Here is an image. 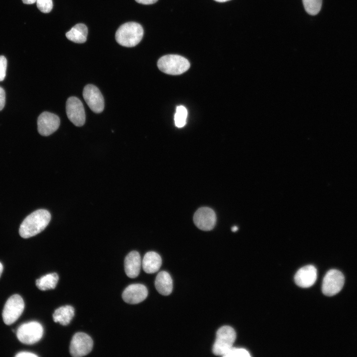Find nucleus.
Segmentation results:
<instances>
[{"mask_svg":"<svg viewBox=\"0 0 357 357\" xmlns=\"http://www.w3.org/2000/svg\"><path fill=\"white\" fill-rule=\"evenodd\" d=\"M93 346V340L88 335L83 332L76 333L70 342V354L74 357L85 356L91 351Z\"/></svg>","mask_w":357,"mask_h":357,"instance_id":"8","label":"nucleus"},{"mask_svg":"<svg viewBox=\"0 0 357 357\" xmlns=\"http://www.w3.org/2000/svg\"><path fill=\"white\" fill-rule=\"evenodd\" d=\"M137 2L143 4H152L156 3L158 0H135Z\"/></svg>","mask_w":357,"mask_h":357,"instance_id":"28","label":"nucleus"},{"mask_svg":"<svg viewBox=\"0 0 357 357\" xmlns=\"http://www.w3.org/2000/svg\"><path fill=\"white\" fill-rule=\"evenodd\" d=\"M83 97L90 108L95 113H100L104 109L103 96L99 89L93 84H87L83 90Z\"/></svg>","mask_w":357,"mask_h":357,"instance_id":"10","label":"nucleus"},{"mask_svg":"<svg viewBox=\"0 0 357 357\" xmlns=\"http://www.w3.org/2000/svg\"><path fill=\"white\" fill-rule=\"evenodd\" d=\"M5 103V93L4 89L0 87V111L4 107Z\"/></svg>","mask_w":357,"mask_h":357,"instance_id":"26","label":"nucleus"},{"mask_svg":"<svg viewBox=\"0 0 357 357\" xmlns=\"http://www.w3.org/2000/svg\"><path fill=\"white\" fill-rule=\"evenodd\" d=\"M16 357H38L36 354L28 352H22L18 353L15 355Z\"/></svg>","mask_w":357,"mask_h":357,"instance_id":"27","label":"nucleus"},{"mask_svg":"<svg viewBox=\"0 0 357 357\" xmlns=\"http://www.w3.org/2000/svg\"><path fill=\"white\" fill-rule=\"evenodd\" d=\"M215 0L217 2H226V1H229L230 0Z\"/></svg>","mask_w":357,"mask_h":357,"instance_id":"32","label":"nucleus"},{"mask_svg":"<svg viewBox=\"0 0 357 357\" xmlns=\"http://www.w3.org/2000/svg\"><path fill=\"white\" fill-rule=\"evenodd\" d=\"M59 117L52 113L44 112L38 118L37 128L39 133L43 136H49L55 132L59 127Z\"/></svg>","mask_w":357,"mask_h":357,"instance_id":"11","label":"nucleus"},{"mask_svg":"<svg viewBox=\"0 0 357 357\" xmlns=\"http://www.w3.org/2000/svg\"><path fill=\"white\" fill-rule=\"evenodd\" d=\"M345 283L343 273L337 269L329 270L323 279L322 291L327 296H333L339 293Z\"/></svg>","mask_w":357,"mask_h":357,"instance_id":"7","label":"nucleus"},{"mask_svg":"<svg viewBox=\"0 0 357 357\" xmlns=\"http://www.w3.org/2000/svg\"><path fill=\"white\" fill-rule=\"evenodd\" d=\"M148 296L146 287L141 284H134L127 286L123 291L122 298L129 304H137L146 299Z\"/></svg>","mask_w":357,"mask_h":357,"instance_id":"13","label":"nucleus"},{"mask_svg":"<svg viewBox=\"0 0 357 357\" xmlns=\"http://www.w3.org/2000/svg\"><path fill=\"white\" fill-rule=\"evenodd\" d=\"M223 357H249V353L245 349L232 347Z\"/></svg>","mask_w":357,"mask_h":357,"instance_id":"23","label":"nucleus"},{"mask_svg":"<svg viewBox=\"0 0 357 357\" xmlns=\"http://www.w3.org/2000/svg\"><path fill=\"white\" fill-rule=\"evenodd\" d=\"M144 31L142 26L135 22H129L121 25L116 33V40L120 45L133 47L141 40Z\"/></svg>","mask_w":357,"mask_h":357,"instance_id":"2","label":"nucleus"},{"mask_svg":"<svg viewBox=\"0 0 357 357\" xmlns=\"http://www.w3.org/2000/svg\"><path fill=\"white\" fill-rule=\"evenodd\" d=\"M187 117V111L183 106L177 107L176 112L174 116L175 123L177 127L181 128L186 124Z\"/></svg>","mask_w":357,"mask_h":357,"instance_id":"21","label":"nucleus"},{"mask_svg":"<svg viewBox=\"0 0 357 357\" xmlns=\"http://www.w3.org/2000/svg\"><path fill=\"white\" fill-rule=\"evenodd\" d=\"M193 222L199 229L210 231L213 229L216 222V215L213 209L207 207L199 208L194 213Z\"/></svg>","mask_w":357,"mask_h":357,"instance_id":"12","label":"nucleus"},{"mask_svg":"<svg viewBox=\"0 0 357 357\" xmlns=\"http://www.w3.org/2000/svg\"><path fill=\"white\" fill-rule=\"evenodd\" d=\"M162 265V259L159 254L154 251L147 252L143 259L142 265L147 273L152 274L159 270Z\"/></svg>","mask_w":357,"mask_h":357,"instance_id":"17","label":"nucleus"},{"mask_svg":"<svg viewBox=\"0 0 357 357\" xmlns=\"http://www.w3.org/2000/svg\"><path fill=\"white\" fill-rule=\"evenodd\" d=\"M7 67V60L3 56H0V81L4 80Z\"/></svg>","mask_w":357,"mask_h":357,"instance_id":"25","label":"nucleus"},{"mask_svg":"<svg viewBox=\"0 0 357 357\" xmlns=\"http://www.w3.org/2000/svg\"><path fill=\"white\" fill-rule=\"evenodd\" d=\"M51 218V214L47 210L39 209L34 211L21 224L19 230L20 236L27 238L38 234L48 226Z\"/></svg>","mask_w":357,"mask_h":357,"instance_id":"1","label":"nucleus"},{"mask_svg":"<svg viewBox=\"0 0 357 357\" xmlns=\"http://www.w3.org/2000/svg\"><path fill=\"white\" fill-rule=\"evenodd\" d=\"M141 264L139 253L136 251L130 252L124 259V266L126 275L131 278L137 277L140 272Z\"/></svg>","mask_w":357,"mask_h":357,"instance_id":"15","label":"nucleus"},{"mask_svg":"<svg viewBox=\"0 0 357 357\" xmlns=\"http://www.w3.org/2000/svg\"><path fill=\"white\" fill-rule=\"evenodd\" d=\"M302 2L305 11L311 15L318 14L322 6V0H302Z\"/></svg>","mask_w":357,"mask_h":357,"instance_id":"22","label":"nucleus"},{"mask_svg":"<svg viewBox=\"0 0 357 357\" xmlns=\"http://www.w3.org/2000/svg\"><path fill=\"white\" fill-rule=\"evenodd\" d=\"M59 276L56 273L46 274L36 281V285L41 291L54 289L59 281Z\"/></svg>","mask_w":357,"mask_h":357,"instance_id":"20","label":"nucleus"},{"mask_svg":"<svg viewBox=\"0 0 357 357\" xmlns=\"http://www.w3.org/2000/svg\"><path fill=\"white\" fill-rule=\"evenodd\" d=\"M238 227H237L236 226H233V227L232 228V232H236V231H238Z\"/></svg>","mask_w":357,"mask_h":357,"instance_id":"30","label":"nucleus"},{"mask_svg":"<svg viewBox=\"0 0 357 357\" xmlns=\"http://www.w3.org/2000/svg\"><path fill=\"white\" fill-rule=\"evenodd\" d=\"M25 4H33L37 1V0H22Z\"/></svg>","mask_w":357,"mask_h":357,"instance_id":"29","label":"nucleus"},{"mask_svg":"<svg viewBox=\"0 0 357 357\" xmlns=\"http://www.w3.org/2000/svg\"><path fill=\"white\" fill-rule=\"evenodd\" d=\"M317 273L316 268L312 265H308L300 268L296 273V284L301 288H308L312 286L316 281Z\"/></svg>","mask_w":357,"mask_h":357,"instance_id":"14","label":"nucleus"},{"mask_svg":"<svg viewBox=\"0 0 357 357\" xmlns=\"http://www.w3.org/2000/svg\"><path fill=\"white\" fill-rule=\"evenodd\" d=\"M159 69L171 75H179L186 71L190 67L189 61L178 55H168L160 58L157 62Z\"/></svg>","mask_w":357,"mask_h":357,"instance_id":"3","label":"nucleus"},{"mask_svg":"<svg viewBox=\"0 0 357 357\" xmlns=\"http://www.w3.org/2000/svg\"><path fill=\"white\" fill-rule=\"evenodd\" d=\"M155 285L157 291L163 296L170 295L173 291L172 279L170 274L164 271H161L157 274Z\"/></svg>","mask_w":357,"mask_h":357,"instance_id":"16","label":"nucleus"},{"mask_svg":"<svg viewBox=\"0 0 357 357\" xmlns=\"http://www.w3.org/2000/svg\"><path fill=\"white\" fill-rule=\"evenodd\" d=\"M236 338V333L231 326H223L217 331L212 351L216 356L224 355L233 347Z\"/></svg>","mask_w":357,"mask_h":357,"instance_id":"4","label":"nucleus"},{"mask_svg":"<svg viewBox=\"0 0 357 357\" xmlns=\"http://www.w3.org/2000/svg\"><path fill=\"white\" fill-rule=\"evenodd\" d=\"M74 315V309L70 305H65L56 309L53 314L55 322L62 325H68Z\"/></svg>","mask_w":357,"mask_h":357,"instance_id":"18","label":"nucleus"},{"mask_svg":"<svg viewBox=\"0 0 357 357\" xmlns=\"http://www.w3.org/2000/svg\"><path fill=\"white\" fill-rule=\"evenodd\" d=\"M66 113L68 119L75 126H81L85 123L86 116L83 105L78 98L72 96L67 99Z\"/></svg>","mask_w":357,"mask_h":357,"instance_id":"9","label":"nucleus"},{"mask_svg":"<svg viewBox=\"0 0 357 357\" xmlns=\"http://www.w3.org/2000/svg\"><path fill=\"white\" fill-rule=\"evenodd\" d=\"M43 332V328L40 323L31 321L21 325L17 329L16 335L21 343L32 345L42 338Z\"/></svg>","mask_w":357,"mask_h":357,"instance_id":"5","label":"nucleus"},{"mask_svg":"<svg viewBox=\"0 0 357 357\" xmlns=\"http://www.w3.org/2000/svg\"><path fill=\"white\" fill-rule=\"evenodd\" d=\"M87 26L84 24L79 23L71 28L65 35L70 41L76 43H83L87 40Z\"/></svg>","mask_w":357,"mask_h":357,"instance_id":"19","label":"nucleus"},{"mask_svg":"<svg viewBox=\"0 0 357 357\" xmlns=\"http://www.w3.org/2000/svg\"><path fill=\"white\" fill-rule=\"evenodd\" d=\"M24 309V301L19 295L11 296L5 303L2 316L4 323L10 325L21 316Z\"/></svg>","mask_w":357,"mask_h":357,"instance_id":"6","label":"nucleus"},{"mask_svg":"<svg viewBox=\"0 0 357 357\" xmlns=\"http://www.w3.org/2000/svg\"><path fill=\"white\" fill-rule=\"evenodd\" d=\"M37 6L43 13H49L53 8L52 0H37Z\"/></svg>","mask_w":357,"mask_h":357,"instance_id":"24","label":"nucleus"},{"mask_svg":"<svg viewBox=\"0 0 357 357\" xmlns=\"http://www.w3.org/2000/svg\"><path fill=\"white\" fill-rule=\"evenodd\" d=\"M2 271H3V266H2V264L0 262V277L1 275Z\"/></svg>","mask_w":357,"mask_h":357,"instance_id":"31","label":"nucleus"}]
</instances>
